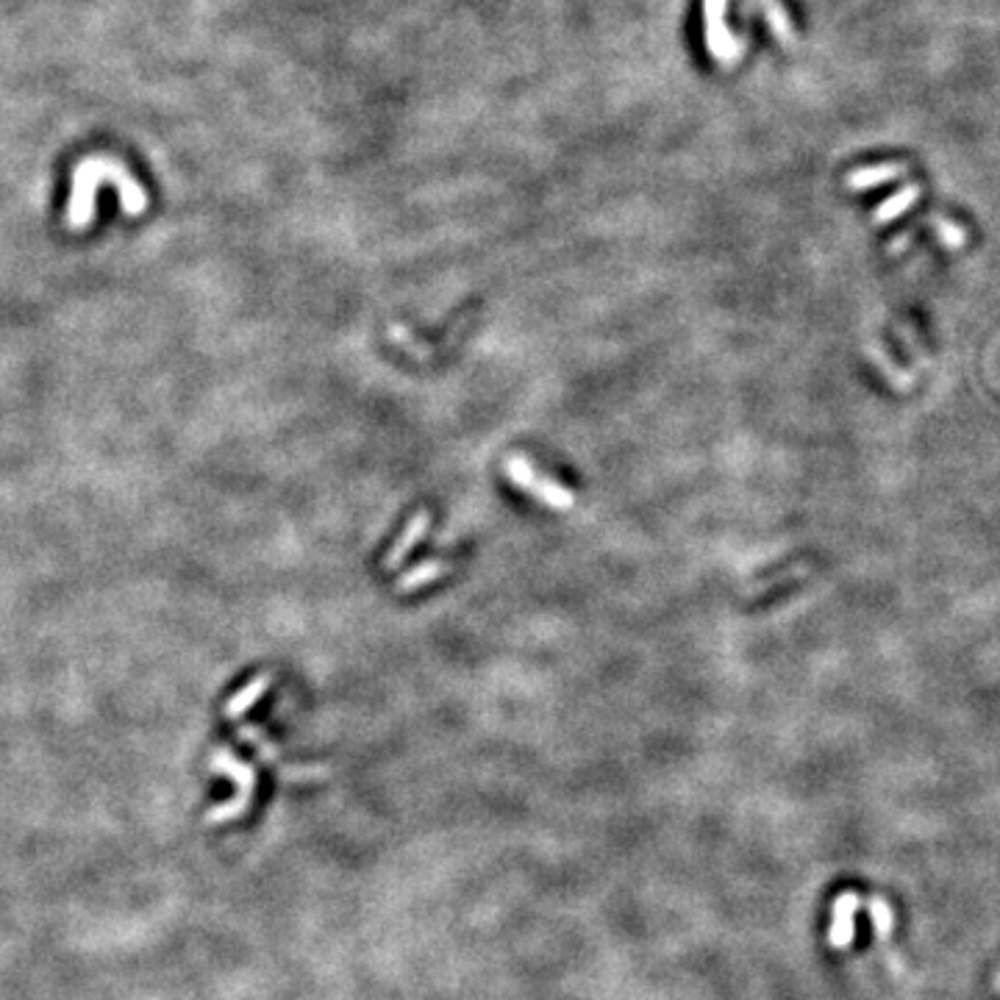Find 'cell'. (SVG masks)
I'll list each match as a JSON object with an SVG mask.
<instances>
[{
	"label": "cell",
	"mask_w": 1000,
	"mask_h": 1000,
	"mask_svg": "<svg viewBox=\"0 0 1000 1000\" xmlns=\"http://www.w3.org/2000/svg\"><path fill=\"white\" fill-rule=\"evenodd\" d=\"M503 473H506V478H509L512 484H517V487L523 489V492H528V495H534V498H537L539 503H545L548 509L564 512V509H573L575 506L573 492L567 487H562V484H556V481L548 478V475L539 473L537 467L528 462L525 456H509L506 464H503Z\"/></svg>",
	"instance_id": "6da1fadb"
},
{
	"label": "cell",
	"mask_w": 1000,
	"mask_h": 1000,
	"mask_svg": "<svg viewBox=\"0 0 1000 1000\" xmlns=\"http://www.w3.org/2000/svg\"><path fill=\"white\" fill-rule=\"evenodd\" d=\"M909 173V164L906 162H884V164H873V167H859L845 178V187L853 189V192H864V189H875L881 184H892L898 181L903 175Z\"/></svg>",
	"instance_id": "7a4b0ae2"
},
{
	"label": "cell",
	"mask_w": 1000,
	"mask_h": 1000,
	"mask_svg": "<svg viewBox=\"0 0 1000 1000\" xmlns=\"http://www.w3.org/2000/svg\"><path fill=\"white\" fill-rule=\"evenodd\" d=\"M428 525H431V512H425L423 509L420 514H414L412 523L403 528L400 539L392 545V550L387 553V559H384V567H387V570H395L398 564L406 562V556H409V553H412V550L425 539Z\"/></svg>",
	"instance_id": "3957f363"
},
{
	"label": "cell",
	"mask_w": 1000,
	"mask_h": 1000,
	"mask_svg": "<svg viewBox=\"0 0 1000 1000\" xmlns=\"http://www.w3.org/2000/svg\"><path fill=\"white\" fill-rule=\"evenodd\" d=\"M856 909H859V898L848 892V895H839L837 903H834V920H831V945L834 948H848L853 942V917H856Z\"/></svg>",
	"instance_id": "277c9868"
},
{
	"label": "cell",
	"mask_w": 1000,
	"mask_h": 1000,
	"mask_svg": "<svg viewBox=\"0 0 1000 1000\" xmlns=\"http://www.w3.org/2000/svg\"><path fill=\"white\" fill-rule=\"evenodd\" d=\"M920 195H923V187H920V184H906L900 192H895L892 198H887L878 209H875L873 212L875 225L895 223L898 217H903L906 212H912L914 206L920 203Z\"/></svg>",
	"instance_id": "5b68a950"
},
{
	"label": "cell",
	"mask_w": 1000,
	"mask_h": 1000,
	"mask_svg": "<svg viewBox=\"0 0 1000 1000\" xmlns=\"http://www.w3.org/2000/svg\"><path fill=\"white\" fill-rule=\"evenodd\" d=\"M723 6L725 0H706V20H709V48L714 50L717 59H734V45L723 25Z\"/></svg>",
	"instance_id": "8992f818"
},
{
	"label": "cell",
	"mask_w": 1000,
	"mask_h": 1000,
	"mask_svg": "<svg viewBox=\"0 0 1000 1000\" xmlns=\"http://www.w3.org/2000/svg\"><path fill=\"white\" fill-rule=\"evenodd\" d=\"M448 570H450V562H445V559H428V562L417 564V567H414V570H409L406 575H400L395 589H398V592H403V595H409V592H417V589L428 587L431 581L442 578V575L448 573Z\"/></svg>",
	"instance_id": "52a82bcc"
},
{
	"label": "cell",
	"mask_w": 1000,
	"mask_h": 1000,
	"mask_svg": "<svg viewBox=\"0 0 1000 1000\" xmlns=\"http://www.w3.org/2000/svg\"><path fill=\"white\" fill-rule=\"evenodd\" d=\"M925 223H928V228L934 231V237L939 239V245H945V248L953 250V253H959V250L967 248L970 234H967V228H964L959 220H953L948 214H931V217H925Z\"/></svg>",
	"instance_id": "ba28073f"
},
{
	"label": "cell",
	"mask_w": 1000,
	"mask_h": 1000,
	"mask_svg": "<svg viewBox=\"0 0 1000 1000\" xmlns=\"http://www.w3.org/2000/svg\"><path fill=\"white\" fill-rule=\"evenodd\" d=\"M867 353H870V359H873V364L881 370V373L887 375L889 381L895 384V389H912L914 387V375L912 373H906V370H900L898 364L892 362L887 356V350L881 348V345H870L867 348Z\"/></svg>",
	"instance_id": "9c48e42d"
},
{
	"label": "cell",
	"mask_w": 1000,
	"mask_h": 1000,
	"mask_svg": "<svg viewBox=\"0 0 1000 1000\" xmlns=\"http://www.w3.org/2000/svg\"><path fill=\"white\" fill-rule=\"evenodd\" d=\"M270 681H273L270 675H256V678L250 681L248 687L242 689L237 698L228 703V717H237V714H242V709H250V706H253L256 700L262 698L264 689L270 687Z\"/></svg>",
	"instance_id": "30bf717a"
},
{
	"label": "cell",
	"mask_w": 1000,
	"mask_h": 1000,
	"mask_svg": "<svg viewBox=\"0 0 1000 1000\" xmlns=\"http://www.w3.org/2000/svg\"><path fill=\"white\" fill-rule=\"evenodd\" d=\"M870 917H873V925H875V934H878V939H887L889 934H892V909H889V903L884 898H870Z\"/></svg>",
	"instance_id": "8fae6325"
},
{
	"label": "cell",
	"mask_w": 1000,
	"mask_h": 1000,
	"mask_svg": "<svg viewBox=\"0 0 1000 1000\" xmlns=\"http://www.w3.org/2000/svg\"><path fill=\"white\" fill-rule=\"evenodd\" d=\"M764 3H767V14H770V23H773L775 31L787 39V42H792L795 34H792V28H789V20L787 14H784V9H781V3H778V0H764Z\"/></svg>",
	"instance_id": "7c38bea8"
},
{
	"label": "cell",
	"mask_w": 1000,
	"mask_h": 1000,
	"mask_svg": "<svg viewBox=\"0 0 1000 1000\" xmlns=\"http://www.w3.org/2000/svg\"><path fill=\"white\" fill-rule=\"evenodd\" d=\"M389 334H392V342H398V345H403V348H406V350H412L417 359H425V356H428V350L420 348V345H417V342H414V339L409 337V331H406V328H400V325H392V328H389Z\"/></svg>",
	"instance_id": "4fadbf2b"
},
{
	"label": "cell",
	"mask_w": 1000,
	"mask_h": 1000,
	"mask_svg": "<svg viewBox=\"0 0 1000 1000\" xmlns=\"http://www.w3.org/2000/svg\"><path fill=\"white\" fill-rule=\"evenodd\" d=\"M909 242H912V231H903V234L892 239V245H887V253L889 256H900V253L909 250Z\"/></svg>",
	"instance_id": "5bb4252c"
}]
</instances>
